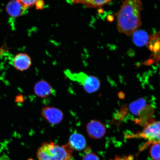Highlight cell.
I'll return each instance as SVG.
<instances>
[{
	"instance_id": "cell-1",
	"label": "cell",
	"mask_w": 160,
	"mask_h": 160,
	"mask_svg": "<svg viewBox=\"0 0 160 160\" xmlns=\"http://www.w3.org/2000/svg\"><path fill=\"white\" fill-rule=\"evenodd\" d=\"M122 5L115 13L117 28L120 33L130 36L142 24L141 12L142 3L139 0L122 1Z\"/></svg>"
},
{
	"instance_id": "cell-2",
	"label": "cell",
	"mask_w": 160,
	"mask_h": 160,
	"mask_svg": "<svg viewBox=\"0 0 160 160\" xmlns=\"http://www.w3.org/2000/svg\"><path fill=\"white\" fill-rule=\"evenodd\" d=\"M73 151L68 143L60 146L45 142L38 149L37 157L38 160H71Z\"/></svg>"
},
{
	"instance_id": "cell-3",
	"label": "cell",
	"mask_w": 160,
	"mask_h": 160,
	"mask_svg": "<svg viewBox=\"0 0 160 160\" xmlns=\"http://www.w3.org/2000/svg\"><path fill=\"white\" fill-rule=\"evenodd\" d=\"M141 132L137 133L128 134L126 136L127 139L142 138L147 141L141 149V151L151 145L160 143V121H151L148 123Z\"/></svg>"
},
{
	"instance_id": "cell-4",
	"label": "cell",
	"mask_w": 160,
	"mask_h": 160,
	"mask_svg": "<svg viewBox=\"0 0 160 160\" xmlns=\"http://www.w3.org/2000/svg\"><path fill=\"white\" fill-rule=\"evenodd\" d=\"M65 74L72 81L80 83L88 93L95 92L101 87V82L95 76L88 75L83 72L72 73L68 71L65 72Z\"/></svg>"
},
{
	"instance_id": "cell-5",
	"label": "cell",
	"mask_w": 160,
	"mask_h": 160,
	"mask_svg": "<svg viewBox=\"0 0 160 160\" xmlns=\"http://www.w3.org/2000/svg\"><path fill=\"white\" fill-rule=\"evenodd\" d=\"M42 117L52 125L59 124L62 121L63 113L61 110L52 107H45L41 111Z\"/></svg>"
},
{
	"instance_id": "cell-6",
	"label": "cell",
	"mask_w": 160,
	"mask_h": 160,
	"mask_svg": "<svg viewBox=\"0 0 160 160\" xmlns=\"http://www.w3.org/2000/svg\"><path fill=\"white\" fill-rule=\"evenodd\" d=\"M86 131L88 135L91 138L99 139L105 136L106 128L101 122L97 120H92L87 123Z\"/></svg>"
},
{
	"instance_id": "cell-7",
	"label": "cell",
	"mask_w": 160,
	"mask_h": 160,
	"mask_svg": "<svg viewBox=\"0 0 160 160\" xmlns=\"http://www.w3.org/2000/svg\"><path fill=\"white\" fill-rule=\"evenodd\" d=\"M35 95L41 98H45L54 92L53 88L45 80H41L35 84L34 87Z\"/></svg>"
},
{
	"instance_id": "cell-8",
	"label": "cell",
	"mask_w": 160,
	"mask_h": 160,
	"mask_svg": "<svg viewBox=\"0 0 160 160\" xmlns=\"http://www.w3.org/2000/svg\"><path fill=\"white\" fill-rule=\"evenodd\" d=\"M13 65L18 71H23L29 68L32 65V60L29 55L25 53L18 54L14 58Z\"/></svg>"
},
{
	"instance_id": "cell-9",
	"label": "cell",
	"mask_w": 160,
	"mask_h": 160,
	"mask_svg": "<svg viewBox=\"0 0 160 160\" xmlns=\"http://www.w3.org/2000/svg\"><path fill=\"white\" fill-rule=\"evenodd\" d=\"M8 14L13 17H18L24 15L26 10L20 1H13L9 2L6 7Z\"/></svg>"
},
{
	"instance_id": "cell-10",
	"label": "cell",
	"mask_w": 160,
	"mask_h": 160,
	"mask_svg": "<svg viewBox=\"0 0 160 160\" xmlns=\"http://www.w3.org/2000/svg\"><path fill=\"white\" fill-rule=\"evenodd\" d=\"M68 143L72 149L78 151L84 149L87 143L84 137L78 133H73L70 136Z\"/></svg>"
},
{
	"instance_id": "cell-11",
	"label": "cell",
	"mask_w": 160,
	"mask_h": 160,
	"mask_svg": "<svg viewBox=\"0 0 160 160\" xmlns=\"http://www.w3.org/2000/svg\"><path fill=\"white\" fill-rule=\"evenodd\" d=\"M132 35L133 43L138 47H143L148 43V35L143 30H137Z\"/></svg>"
},
{
	"instance_id": "cell-12",
	"label": "cell",
	"mask_w": 160,
	"mask_h": 160,
	"mask_svg": "<svg viewBox=\"0 0 160 160\" xmlns=\"http://www.w3.org/2000/svg\"><path fill=\"white\" fill-rule=\"evenodd\" d=\"M147 105L145 99L140 98L132 102L129 105V109L132 113L138 115L144 109Z\"/></svg>"
},
{
	"instance_id": "cell-13",
	"label": "cell",
	"mask_w": 160,
	"mask_h": 160,
	"mask_svg": "<svg viewBox=\"0 0 160 160\" xmlns=\"http://www.w3.org/2000/svg\"><path fill=\"white\" fill-rule=\"evenodd\" d=\"M74 3L83 4L88 8H97L101 7L106 4L111 3V1H72Z\"/></svg>"
},
{
	"instance_id": "cell-14",
	"label": "cell",
	"mask_w": 160,
	"mask_h": 160,
	"mask_svg": "<svg viewBox=\"0 0 160 160\" xmlns=\"http://www.w3.org/2000/svg\"><path fill=\"white\" fill-rule=\"evenodd\" d=\"M149 153L152 158L153 160H160V143L152 145Z\"/></svg>"
},
{
	"instance_id": "cell-15",
	"label": "cell",
	"mask_w": 160,
	"mask_h": 160,
	"mask_svg": "<svg viewBox=\"0 0 160 160\" xmlns=\"http://www.w3.org/2000/svg\"><path fill=\"white\" fill-rule=\"evenodd\" d=\"M82 160H100V159L95 153L89 152L84 156Z\"/></svg>"
},
{
	"instance_id": "cell-16",
	"label": "cell",
	"mask_w": 160,
	"mask_h": 160,
	"mask_svg": "<svg viewBox=\"0 0 160 160\" xmlns=\"http://www.w3.org/2000/svg\"><path fill=\"white\" fill-rule=\"evenodd\" d=\"M21 3L26 10L35 5L37 1H22L20 0Z\"/></svg>"
},
{
	"instance_id": "cell-17",
	"label": "cell",
	"mask_w": 160,
	"mask_h": 160,
	"mask_svg": "<svg viewBox=\"0 0 160 160\" xmlns=\"http://www.w3.org/2000/svg\"><path fill=\"white\" fill-rule=\"evenodd\" d=\"M133 157L131 155L126 156H117L115 159L110 160H133Z\"/></svg>"
},
{
	"instance_id": "cell-18",
	"label": "cell",
	"mask_w": 160,
	"mask_h": 160,
	"mask_svg": "<svg viewBox=\"0 0 160 160\" xmlns=\"http://www.w3.org/2000/svg\"><path fill=\"white\" fill-rule=\"evenodd\" d=\"M36 9H42L45 6V2L43 1H37L36 3Z\"/></svg>"
}]
</instances>
